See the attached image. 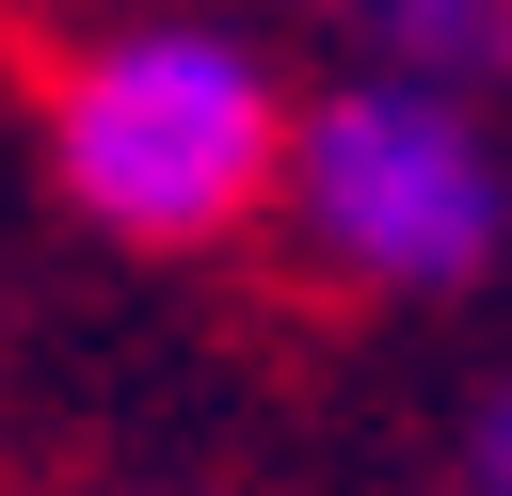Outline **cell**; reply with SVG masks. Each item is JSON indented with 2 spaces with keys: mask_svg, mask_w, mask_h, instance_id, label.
Listing matches in <instances>:
<instances>
[{
  "mask_svg": "<svg viewBox=\"0 0 512 496\" xmlns=\"http://www.w3.org/2000/svg\"><path fill=\"white\" fill-rule=\"evenodd\" d=\"M288 240L320 288H464L512 240V176L480 144V112L448 80H336L320 112H288V176H272Z\"/></svg>",
  "mask_w": 512,
  "mask_h": 496,
  "instance_id": "7a4b0ae2",
  "label": "cell"
},
{
  "mask_svg": "<svg viewBox=\"0 0 512 496\" xmlns=\"http://www.w3.org/2000/svg\"><path fill=\"white\" fill-rule=\"evenodd\" d=\"M48 176L144 256H208L288 176V96L224 16H112L48 64Z\"/></svg>",
  "mask_w": 512,
  "mask_h": 496,
  "instance_id": "6da1fadb",
  "label": "cell"
},
{
  "mask_svg": "<svg viewBox=\"0 0 512 496\" xmlns=\"http://www.w3.org/2000/svg\"><path fill=\"white\" fill-rule=\"evenodd\" d=\"M464 480H480V496H512V384L480 400V432H464Z\"/></svg>",
  "mask_w": 512,
  "mask_h": 496,
  "instance_id": "277c9868",
  "label": "cell"
},
{
  "mask_svg": "<svg viewBox=\"0 0 512 496\" xmlns=\"http://www.w3.org/2000/svg\"><path fill=\"white\" fill-rule=\"evenodd\" d=\"M336 32H368L400 80H464V64H512V0H320Z\"/></svg>",
  "mask_w": 512,
  "mask_h": 496,
  "instance_id": "3957f363",
  "label": "cell"
}]
</instances>
